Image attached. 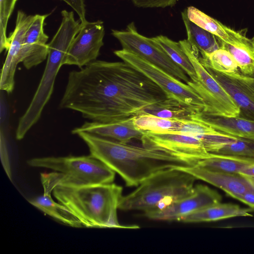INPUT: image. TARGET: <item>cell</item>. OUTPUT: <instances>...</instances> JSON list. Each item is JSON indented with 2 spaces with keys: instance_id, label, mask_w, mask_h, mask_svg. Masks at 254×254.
<instances>
[{
  "instance_id": "obj_4",
  "label": "cell",
  "mask_w": 254,
  "mask_h": 254,
  "mask_svg": "<svg viewBox=\"0 0 254 254\" xmlns=\"http://www.w3.org/2000/svg\"><path fill=\"white\" fill-rule=\"evenodd\" d=\"M62 22L56 33L48 43L47 61L40 83L24 113L20 118L15 132L17 140L23 139L39 121L53 92L57 75L63 65L64 58L81 23L75 20L74 12L63 10Z\"/></svg>"
},
{
  "instance_id": "obj_1",
  "label": "cell",
  "mask_w": 254,
  "mask_h": 254,
  "mask_svg": "<svg viewBox=\"0 0 254 254\" xmlns=\"http://www.w3.org/2000/svg\"><path fill=\"white\" fill-rule=\"evenodd\" d=\"M167 98L161 88L128 64L95 60L69 72L60 106L91 122L109 123L138 115Z\"/></svg>"
},
{
  "instance_id": "obj_21",
  "label": "cell",
  "mask_w": 254,
  "mask_h": 254,
  "mask_svg": "<svg viewBox=\"0 0 254 254\" xmlns=\"http://www.w3.org/2000/svg\"><path fill=\"white\" fill-rule=\"evenodd\" d=\"M182 16L187 30V40L198 50L201 56L209 55L222 49L224 41L190 21L186 9L182 12Z\"/></svg>"
},
{
  "instance_id": "obj_16",
  "label": "cell",
  "mask_w": 254,
  "mask_h": 254,
  "mask_svg": "<svg viewBox=\"0 0 254 254\" xmlns=\"http://www.w3.org/2000/svg\"><path fill=\"white\" fill-rule=\"evenodd\" d=\"M49 15H35L25 33L20 59L21 63L27 69L38 65L47 58L49 37L44 32V24Z\"/></svg>"
},
{
  "instance_id": "obj_18",
  "label": "cell",
  "mask_w": 254,
  "mask_h": 254,
  "mask_svg": "<svg viewBox=\"0 0 254 254\" xmlns=\"http://www.w3.org/2000/svg\"><path fill=\"white\" fill-rule=\"evenodd\" d=\"M133 117L109 123L87 122L81 127L75 128L72 130L85 131L101 137L127 143L132 139L140 140L144 132L135 126Z\"/></svg>"
},
{
  "instance_id": "obj_2",
  "label": "cell",
  "mask_w": 254,
  "mask_h": 254,
  "mask_svg": "<svg viewBox=\"0 0 254 254\" xmlns=\"http://www.w3.org/2000/svg\"><path fill=\"white\" fill-rule=\"evenodd\" d=\"M71 132L84 141L91 155L119 175L127 187H137L159 171L191 165L162 151L129 145L85 131Z\"/></svg>"
},
{
  "instance_id": "obj_5",
  "label": "cell",
  "mask_w": 254,
  "mask_h": 254,
  "mask_svg": "<svg viewBox=\"0 0 254 254\" xmlns=\"http://www.w3.org/2000/svg\"><path fill=\"white\" fill-rule=\"evenodd\" d=\"M27 164L31 167L46 168L54 171L41 174L44 193H51L58 186L79 187L112 183L116 174L91 154L34 158L28 160Z\"/></svg>"
},
{
  "instance_id": "obj_24",
  "label": "cell",
  "mask_w": 254,
  "mask_h": 254,
  "mask_svg": "<svg viewBox=\"0 0 254 254\" xmlns=\"http://www.w3.org/2000/svg\"><path fill=\"white\" fill-rule=\"evenodd\" d=\"M190 120L165 119L149 114L134 116L135 126L143 131L153 132H182Z\"/></svg>"
},
{
  "instance_id": "obj_6",
  "label": "cell",
  "mask_w": 254,
  "mask_h": 254,
  "mask_svg": "<svg viewBox=\"0 0 254 254\" xmlns=\"http://www.w3.org/2000/svg\"><path fill=\"white\" fill-rule=\"evenodd\" d=\"M196 180L190 174L175 168L159 171L123 196L119 209L141 211L144 214L161 209L190 194Z\"/></svg>"
},
{
  "instance_id": "obj_15",
  "label": "cell",
  "mask_w": 254,
  "mask_h": 254,
  "mask_svg": "<svg viewBox=\"0 0 254 254\" xmlns=\"http://www.w3.org/2000/svg\"><path fill=\"white\" fill-rule=\"evenodd\" d=\"M190 174L222 190L232 197L238 199L251 189L248 176L214 171L197 164L174 168Z\"/></svg>"
},
{
  "instance_id": "obj_32",
  "label": "cell",
  "mask_w": 254,
  "mask_h": 254,
  "mask_svg": "<svg viewBox=\"0 0 254 254\" xmlns=\"http://www.w3.org/2000/svg\"><path fill=\"white\" fill-rule=\"evenodd\" d=\"M0 153L1 161L3 168L9 179L11 180V173L9 160L7 142L5 135L2 129H0Z\"/></svg>"
},
{
  "instance_id": "obj_28",
  "label": "cell",
  "mask_w": 254,
  "mask_h": 254,
  "mask_svg": "<svg viewBox=\"0 0 254 254\" xmlns=\"http://www.w3.org/2000/svg\"><path fill=\"white\" fill-rule=\"evenodd\" d=\"M243 158L254 161V140L236 137L216 153Z\"/></svg>"
},
{
  "instance_id": "obj_35",
  "label": "cell",
  "mask_w": 254,
  "mask_h": 254,
  "mask_svg": "<svg viewBox=\"0 0 254 254\" xmlns=\"http://www.w3.org/2000/svg\"><path fill=\"white\" fill-rule=\"evenodd\" d=\"M239 174L254 178V163L245 167Z\"/></svg>"
},
{
  "instance_id": "obj_30",
  "label": "cell",
  "mask_w": 254,
  "mask_h": 254,
  "mask_svg": "<svg viewBox=\"0 0 254 254\" xmlns=\"http://www.w3.org/2000/svg\"><path fill=\"white\" fill-rule=\"evenodd\" d=\"M17 0H0V51H7L9 41L6 34L8 20Z\"/></svg>"
},
{
  "instance_id": "obj_17",
  "label": "cell",
  "mask_w": 254,
  "mask_h": 254,
  "mask_svg": "<svg viewBox=\"0 0 254 254\" xmlns=\"http://www.w3.org/2000/svg\"><path fill=\"white\" fill-rule=\"evenodd\" d=\"M189 19L232 46L254 51V37L250 39L241 33L224 25L194 6L186 9Z\"/></svg>"
},
{
  "instance_id": "obj_8",
  "label": "cell",
  "mask_w": 254,
  "mask_h": 254,
  "mask_svg": "<svg viewBox=\"0 0 254 254\" xmlns=\"http://www.w3.org/2000/svg\"><path fill=\"white\" fill-rule=\"evenodd\" d=\"M114 54L156 84L168 98L195 107L201 111L205 110L204 100L188 84L133 53L122 49L114 51Z\"/></svg>"
},
{
  "instance_id": "obj_22",
  "label": "cell",
  "mask_w": 254,
  "mask_h": 254,
  "mask_svg": "<svg viewBox=\"0 0 254 254\" xmlns=\"http://www.w3.org/2000/svg\"><path fill=\"white\" fill-rule=\"evenodd\" d=\"M200 111V110L195 107L168 98L147 106L139 115L149 114L169 119L192 120Z\"/></svg>"
},
{
  "instance_id": "obj_23",
  "label": "cell",
  "mask_w": 254,
  "mask_h": 254,
  "mask_svg": "<svg viewBox=\"0 0 254 254\" xmlns=\"http://www.w3.org/2000/svg\"><path fill=\"white\" fill-rule=\"evenodd\" d=\"M30 203L63 224L73 227L82 226L76 216L63 204L55 202L50 193H44L29 200Z\"/></svg>"
},
{
  "instance_id": "obj_27",
  "label": "cell",
  "mask_w": 254,
  "mask_h": 254,
  "mask_svg": "<svg viewBox=\"0 0 254 254\" xmlns=\"http://www.w3.org/2000/svg\"><path fill=\"white\" fill-rule=\"evenodd\" d=\"M199 59L203 64L220 72L233 73L239 70L233 57L223 49H220L205 56H201L199 53Z\"/></svg>"
},
{
  "instance_id": "obj_13",
  "label": "cell",
  "mask_w": 254,
  "mask_h": 254,
  "mask_svg": "<svg viewBox=\"0 0 254 254\" xmlns=\"http://www.w3.org/2000/svg\"><path fill=\"white\" fill-rule=\"evenodd\" d=\"M202 65L237 105L240 110L239 116L254 120V73L244 74L239 70L233 73H223Z\"/></svg>"
},
{
  "instance_id": "obj_33",
  "label": "cell",
  "mask_w": 254,
  "mask_h": 254,
  "mask_svg": "<svg viewBox=\"0 0 254 254\" xmlns=\"http://www.w3.org/2000/svg\"><path fill=\"white\" fill-rule=\"evenodd\" d=\"M69 5L79 16L81 24L87 21L85 18L86 9L84 0H62Z\"/></svg>"
},
{
  "instance_id": "obj_9",
  "label": "cell",
  "mask_w": 254,
  "mask_h": 254,
  "mask_svg": "<svg viewBox=\"0 0 254 254\" xmlns=\"http://www.w3.org/2000/svg\"><path fill=\"white\" fill-rule=\"evenodd\" d=\"M112 35L120 42L122 49L160 67L186 84L190 80L153 38L145 37L137 31L133 22L128 24L124 30L112 29Z\"/></svg>"
},
{
  "instance_id": "obj_20",
  "label": "cell",
  "mask_w": 254,
  "mask_h": 254,
  "mask_svg": "<svg viewBox=\"0 0 254 254\" xmlns=\"http://www.w3.org/2000/svg\"><path fill=\"white\" fill-rule=\"evenodd\" d=\"M251 208H242L232 203L221 202L212 204L181 218L184 223L211 222L236 217L252 216Z\"/></svg>"
},
{
  "instance_id": "obj_25",
  "label": "cell",
  "mask_w": 254,
  "mask_h": 254,
  "mask_svg": "<svg viewBox=\"0 0 254 254\" xmlns=\"http://www.w3.org/2000/svg\"><path fill=\"white\" fill-rule=\"evenodd\" d=\"M254 161L241 157L212 153L211 156L196 164L207 169L228 173L239 174Z\"/></svg>"
},
{
  "instance_id": "obj_19",
  "label": "cell",
  "mask_w": 254,
  "mask_h": 254,
  "mask_svg": "<svg viewBox=\"0 0 254 254\" xmlns=\"http://www.w3.org/2000/svg\"><path fill=\"white\" fill-rule=\"evenodd\" d=\"M193 120L234 136L254 140V120L240 116L226 117L198 112Z\"/></svg>"
},
{
  "instance_id": "obj_31",
  "label": "cell",
  "mask_w": 254,
  "mask_h": 254,
  "mask_svg": "<svg viewBox=\"0 0 254 254\" xmlns=\"http://www.w3.org/2000/svg\"><path fill=\"white\" fill-rule=\"evenodd\" d=\"M137 7L165 8L174 6L178 0H130Z\"/></svg>"
},
{
  "instance_id": "obj_14",
  "label": "cell",
  "mask_w": 254,
  "mask_h": 254,
  "mask_svg": "<svg viewBox=\"0 0 254 254\" xmlns=\"http://www.w3.org/2000/svg\"><path fill=\"white\" fill-rule=\"evenodd\" d=\"M34 15H27L21 10L17 13L15 26L8 37L9 43L6 59L1 70L0 89L11 93L15 85L14 76L17 64L21 63V52L25 33L33 21Z\"/></svg>"
},
{
  "instance_id": "obj_26",
  "label": "cell",
  "mask_w": 254,
  "mask_h": 254,
  "mask_svg": "<svg viewBox=\"0 0 254 254\" xmlns=\"http://www.w3.org/2000/svg\"><path fill=\"white\" fill-rule=\"evenodd\" d=\"M169 58L187 74L191 81L197 80L194 68L179 42H176L163 35L153 37Z\"/></svg>"
},
{
  "instance_id": "obj_29",
  "label": "cell",
  "mask_w": 254,
  "mask_h": 254,
  "mask_svg": "<svg viewBox=\"0 0 254 254\" xmlns=\"http://www.w3.org/2000/svg\"><path fill=\"white\" fill-rule=\"evenodd\" d=\"M222 49L233 57L241 73L247 75L254 73V51L238 48L224 42Z\"/></svg>"
},
{
  "instance_id": "obj_11",
  "label": "cell",
  "mask_w": 254,
  "mask_h": 254,
  "mask_svg": "<svg viewBox=\"0 0 254 254\" xmlns=\"http://www.w3.org/2000/svg\"><path fill=\"white\" fill-rule=\"evenodd\" d=\"M104 23L98 20L81 24L64 58L63 65H74L82 68L96 60L104 45Z\"/></svg>"
},
{
  "instance_id": "obj_7",
  "label": "cell",
  "mask_w": 254,
  "mask_h": 254,
  "mask_svg": "<svg viewBox=\"0 0 254 254\" xmlns=\"http://www.w3.org/2000/svg\"><path fill=\"white\" fill-rule=\"evenodd\" d=\"M190 59L197 76L196 81L187 83L204 100L206 108L203 113L221 116H239L240 110L224 88L213 77L199 59L198 50L187 39L179 41Z\"/></svg>"
},
{
  "instance_id": "obj_34",
  "label": "cell",
  "mask_w": 254,
  "mask_h": 254,
  "mask_svg": "<svg viewBox=\"0 0 254 254\" xmlns=\"http://www.w3.org/2000/svg\"><path fill=\"white\" fill-rule=\"evenodd\" d=\"M249 177L251 189L240 196L238 200L254 209V178L250 176Z\"/></svg>"
},
{
  "instance_id": "obj_10",
  "label": "cell",
  "mask_w": 254,
  "mask_h": 254,
  "mask_svg": "<svg viewBox=\"0 0 254 254\" xmlns=\"http://www.w3.org/2000/svg\"><path fill=\"white\" fill-rule=\"evenodd\" d=\"M140 140L143 147L167 153L191 165L212 154L206 150L198 137L178 132L144 131Z\"/></svg>"
},
{
  "instance_id": "obj_3",
  "label": "cell",
  "mask_w": 254,
  "mask_h": 254,
  "mask_svg": "<svg viewBox=\"0 0 254 254\" xmlns=\"http://www.w3.org/2000/svg\"><path fill=\"white\" fill-rule=\"evenodd\" d=\"M52 192L58 201L72 211L83 227L138 228L119 223L117 210L123 196V188L113 183L79 187L58 186Z\"/></svg>"
},
{
  "instance_id": "obj_12",
  "label": "cell",
  "mask_w": 254,
  "mask_h": 254,
  "mask_svg": "<svg viewBox=\"0 0 254 254\" xmlns=\"http://www.w3.org/2000/svg\"><path fill=\"white\" fill-rule=\"evenodd\" d=\"M222 196L208 186H194L188 195L165 207L144 214L149 219L161 221H178L184 216L214 203L221 202Z\"/></svg>"
}]
</instances>
